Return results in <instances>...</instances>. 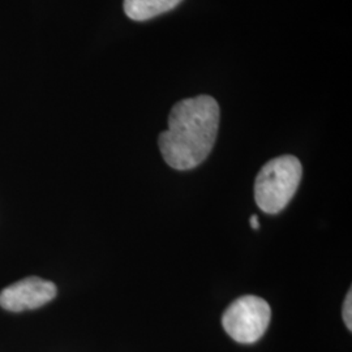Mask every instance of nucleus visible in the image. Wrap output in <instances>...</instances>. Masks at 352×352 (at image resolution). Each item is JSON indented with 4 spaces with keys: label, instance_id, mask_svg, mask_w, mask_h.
Returning a JSON list of instances; mask_svg holds the SVG:
<instances>
[{
    "label": "nucleus",
    "instance_id": "obj_1",
    "mask_svg": "<svg viewBox=\"0 0 352 352\" xmlns=\"http://www.w3.org/2000/svg\"><path fill=\"white\" fill-rule=\"evenodd\" d=\"M219 116V106L210 96L177 102L168 115V129L158 138L166 164L182 171L201 164L213 149Z\"/></svg>",
    "mask_w": 352,
    "mask_h": 352
},
{
    "label": "nucleus",
    "instance_id": "obj_2",
    "mask_svg": "<svg viewBox=\"0 0 352 352\" xmlns=\"http://www.w3.org/2000/svg\"><path fill=\"white\" fill-rule=\"evenodd\" d=\"M300 161L294 155H280L263 166L254 183V199L265 213L283 210L302 180Z\"/></svg>",
    "mask_w": 352,
    "mask_h": 352
},
{
    "label": "nucleus",
    "instance_id": "obj_3",
    "mask_svg": "<svg viewBox=\"0 0 352 352\" xmlns=\"http://www.w3.org/2000/svg\"><path fill=\"white\" fill-rule=\"evenodd\" d=\"M270 318L272 309L269 304L258 296L247 295L227 308L222 317V325L232 340L250 344L264 336Z\"/></svg>",
    "mask_w": 352,
    "mask_h": 352
},
{
    "label": "nucleus",
    "instance_id": "obj_4",
    "mask_svg": "<svg viewBox=\"0 0 352 352\" xmlns=\"http://www.w3.org/2000/svg\"><path fill=\"white\" fill-rule=\"evenodd\" d=\"M56 296V286L42 278L19 280L0 292V305L11 312L37 309Z\"/></svg>",
    "mask_w": 352,
    "mask_h": 352
},
{
    "label": "nucleus",
    "instance_id": "obj_5",
    "mask_svg": "<svg viewBox=\"0 0 352 352\" xmlns=\"http://www.w3.org/2000/svg\"><path fill=\"white\" fill-rule=\"evenodd\" d=\"M182 0H124L126 16L133 21H146L174 10Z\"/></svg>",
    "mask_w": 352,
    "mask_h": 352
},
{
    "label": "nucleus",
    "instance_id": "obj_6",
    "mask_svg": "<svg viewBox=\"0 0 352 352\" xmlns=\"http://www.w3.org/2000/svg\"><path fill=\"white\" fill-rule=\"evenodd\" d=\"M352 292L351 289L349 291L344 302H343V320H344V324L346 327H349V330L352 329Z\"/></svg>",
    "mask_w": 352,
    "mask_h": 352
},
{
    "label": "nucleus",
    "instance_id": "obj_7",
    "mask_svg": "<svg viewBox=\"0 0 352 352\" xmlns=\"http://www.w3.org/2000/svg\"><path fill=\"white\" fill-rule=\"evenodd\" d=\"M250 223H251V227L253 230H258L260 228V222H258V217L257 215H252Z\"/></svg>",
    "mask_w": 352,
    "mask_h": 352
}]
</instances>
